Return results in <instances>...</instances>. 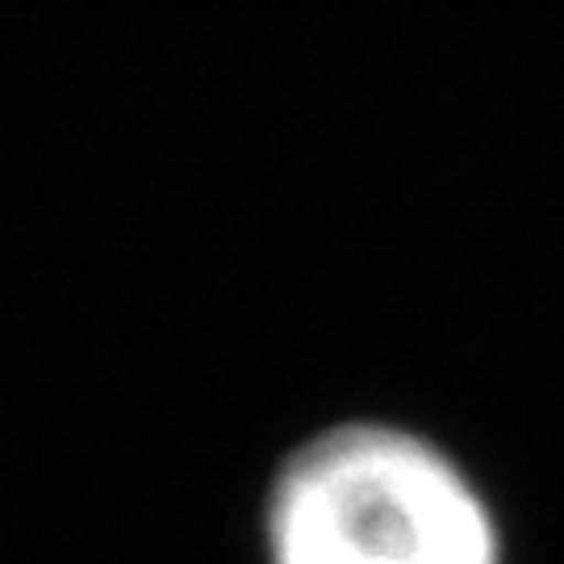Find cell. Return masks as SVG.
<instances>
[{"label":"cell","mask_w":564,"mask_h":564,"mask_svg":"<svg viewBox=\"0 0 564 564\" xmlns=\"http://www.w3.org/2000/svg\"><path fill=\"white\" fill-rule=\"evenodd\" d=\"M263 564H502L477 481L398 423H339L293 447L263 494Z\"/></svg>","instance_id":"1"}]
</instances>
